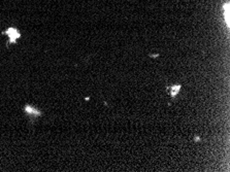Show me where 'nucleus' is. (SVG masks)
<instances>
[{
  "instance_id": "1",
  "label": "nucleus",
  "mask_w": 230,
  "mask_h": 172,
  "mask_svg": "<svg viewBox=\"0 0 230 172\" xmlns=\"http://www.w3.org/2000/svg\"><path fill=\"white\" fill-rule=\"evenodd\" d=\"M6 33L8 34V37H10V42L14 43L18 40V38L20 37V33L16 29H7Z\"/></svg>"
},
{
  "instance_id": "2",
  "label": "nucleus",
  "mask_w": 230,
  "mask_h": 172,
  "mask_svg": "<svg viewBox=\"0 0 230 172\" xmlns=\"http://www.w3.org/2000/svg\"><path fill=\"white\" fill-rule=\"evenodd\" d=\"M182 86L178 85V86H171V87L168 88V92L170 94L171 97H176L178 95V93L180 92V90H181Z\"/></svg>"
},
{
  "instance_id": "3",
  "label": "nucleus",
  "mask_w": 230,
  "mask_h": 172,
  "mask_svg": "<svg viewBox=\"0 0 230 172\" xmlns=\"http://www.w3.org/2000/svg\"><path fill=\"white\" fill-rule=\"evenodd\" d=\"M25 111H26L27 113H29V114H32V116H40V112L38 110H36L34 107H32V106H29V105H26L25 106Z\"/></svg>"
},
{
  "instance_id": "4",
  "label": "nucleus",
  "mask_w": 230,
  "mask_h": 172,
  "mask_svg": "<svg viewBox=\"0 0 230 172\" xmlns=\"http://www.w3.org/2000/svg\"><path fill=\"white\" fill-rule=\"evenodd\" d=\"M195 141H200V138H198V136H196V138H195Z\"/></svg>"
}]
</instances>
